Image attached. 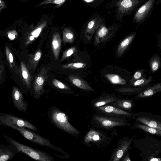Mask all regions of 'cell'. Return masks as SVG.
<instances>
[{
	"instance_id": "obj_1",
	"label": "cell",
	"mask_w": 161,
	"mask_h": 161,
	"mask_svg": "<svg viewBox=\"0 0 161 161\" xmlns=\"http://www.w3.org/2000/svg\"><path fill=\"white\" fill-rule=\"evenodd\" d=\"M4 137L6 141L14 145L18 153H24L32 158L40 161H51L52 158L49 155L42 151L34 149L30 147L19 142L8 136Z\"/></svg>"
},
{
	"instance_id": "obj_2",
	"label": "cell",
	"mask_w": 161,
	"mask_h": 161,
	"mask_svg": "<svg viewBox=\"0 0 161 161\" xmlns=\"http://www.w3.org/2000/svg\"><path fill=\"white\" fill-rule=\"evenodd\" d=\"M0 125L7 127L9 125H13L38 131L36 127L28 121L9 114L0 113Z\"/></svg>"
},
{
	"instance_id": "obj_3",
	"label": "cell",
	"mask_w": 161,
	"mask_h": 161,
	"mask_svg": "<svg viewBox=\"0 0 161 161\" xmlns=\"http://www.w3.org/2000/svg\"><path fill=\"white\" fill-rule=\"evenodd\" d=\"M54 123L60 128L71 134H78L79 131L69 122L65 114L60 110L54 109L51 113Z\"/></svg>"
},
{
	"instance_id": "obj_4",
	"label": "cell",
	"mask_w": 161,
	"mask_h": 161,
	"mask_svg": "<svg viewBox=\"0 0 161 161\" xmlns=\"http://www.w3.org/2000/svg\"><path fill=\"white\" fill-rule=\"evenodd\" d=\"M94 119L96 124L103 129H108L128 125V123L117 117L97 115L94 116Z\"/></svg>"
},
{
	"instance_id": "obj_5",
	"label": "cell",
	"mask_w": 161,
	"mask_h": 161,
	"mask_svg": "<svg viewBox=\"0 0 161 161\" xmlns=\"http://www.w3.org/2000/svg\"><path fill=\"white\" fill-rule=\"evenodd\" d=\"M7 127L17 130L23 136L34 143L48 147H53V145L50 141L26 128L19 127L13 125H9Z\"/></svg>"
},
{
	"instance_id": "obj_6",
	"label": "cell",
	"mask_w": 161,
	"mask_h": 161,
	"mask_svg": "<svg viewBox=\"0 0 161 161\" xmlns=\"http://www.w3.org/2000/svg\"><path fill=\"white\" fill-rule=\"evenodd\" d=\"M49 67L42 68L36 76L33 84L34 97L39 98L44 92V83L48 78V73L50 69Z\"/></svg>"
},
{
	"instance_id": "obj_7",
	"label": "cell",
	"mask_w": 161,
	"mask_h": 161,
	"mask_svg": "<svg viewBox=\"0 0 161 161\" xmlns=\"http://www.w3.org/2000/svg\"><path fill=\"white\" fill-rule=\"evenodd\" d=\"M134 115V119L136 121L148 126L161 130V119L157 118L156 116H154L149 113H142L131 114Z\"/></svg>"
},
{
	"instance_id": "obj_8",
	"label": "cell",
	"mask_w": 161,
	"mask_h": 161,
	"mask_svg": "<svg viewBox=\"0 0 161 161\" xmlns=\"http://www.w3.org/2000/svg\"><path fill=\"white\" fill-rule=\"evenodd\" d=\"M11 98L15 108L19 111L25 112L27 109L28 104L25 101L23 95L17 87L14 86L11 92Z\"/></svg>"
},
{
	"instance_id": "obj_9",
	"label": "cell",
	"mask_w": 161,
	"mask_h": 161,
	"mask_svg": "<svg viewBox=\"0 0 161 161\" xmlns=\"http://www.w3.org/2000/svg\"><path fill=\"white\" fill-rule=\"evenodd\" d=\"M97 109L102 114L107 116L114 117L126 116H130L131 114L114 106L105 105L97 108Z\"/></svg>"
},
{
	"instance_id": "obj_10",
	"label": "cell",
	"mask_w": 161,
	"mask_h": 161,
	"mask_svg": "<svg viewBox=\"0 0 161 161\" xmlns=\"http://www.w3.org/2000/svg\"><path fill=\"white\" fill-rule=\"evenodd\" d=\"M18 153L16 147L10 144L8 146L0 145V161H7L13 158Z\"/></svg>"
},
{
	"instance_id": "obj_11",
	"label": "cell",
	"mask_w": 161,
	"mask_h": 161,
	"mask_svg": "<svg viewBox=\"0 0 161 161\" xmlns=\"http://www.w3.org/2000/svg\"><path fill=\"white\" fill-rule=\"evenodd\" d=\"M109 138L103 132L91 130L86 134L84 138V142L87 143L92 142L98 143H103L108 141Z\"/></svg>"
},
{
	"instance_id": "obj_12",
	"label": "cell",
	"mask_w": 161,
	"mask_h": 161,
	"mask_svg": "<svg viewBox=\"0 0 161 161\" xmlns=\"http://www.w3.org/2000/svg\"><path fill=\"white\" fill-rule=\"evenodd\" d=\"M132 142V139L121 141L116 148L111 158L113 161H119L129 148Z\"/></svg>"
},
{
	"instance_id": "obj_13",
	"label": "cell",
	"mask_w": 161,
	"mask_h": 161,
	"mask_svg": "<svg viewBox=\"0 0 161 161\" xmlns=\"http://www.w3.org/2000/svg\"><path fill=\"white\" fill-rule=\"evenodd\" d=\"M42 55V52L40 49L35 53L28 55L29 57L27 67L31 72H33L36 69Z\"/></svg>"
},
{
	"instance_id": "obj_14",
	"label": "cell",
	"mask_w": 161,
	"mask_h": 161,
	"mask_svg": "<svg viewBox=\"0 0 161 161\" xmlns=\"http://www.w3.org/2000/svg\"><path fill=\"white\" fill-rule=\"evenodd\" d=\"M47 22L43 20L40 22L38 25L29 34L25 40V46L34 41L39 36L43 29L46 26Z\"/></svg>"
},
{
	"instance_id": "obj_15",
	"label": "cell",
	"mask_w": 161,
	"mask_h": 161,
	"mask_svg": "<svg viewBox=\"0 0 161 161\" xmlns=\"http://www.w3.org/2000/svg\"><path fill=\"white\" fill-rule=\"evenodd\" d=\"M111 34L110 29L104 26H101L97 30L95 38V44L106 41L110 37Z\"/></svg>"
},
{
	"instance_id": "obj_16",
	"label": "cell",
	"mask_w": 161,
	"mask_h": 161,
	"mask_svg": "<svg viewBox=\"0 0 161 161\" xmlns=\"http://www.w3.org/2000/svg\"><path fill=\"white\" fill-rule=\"evenodd\" d=\"M20 72L19 76L26 87L30 89L32 80V76L27 66L23 62H20Z\"/></svg>"
},
{
	"instance_id": "obj_17",
	"label": "cell",
	"mask_w": 161,
	"mask_h": 161,
	"mask_svg": "<svg viewBox=\"0 0 161 161\" xmlns=\"http://www.w3.org/2000/svg\"><path fill=\"white\" fill-rule=\"evenodd\" d=\"M153 0H149L142 5L136 12L134 17L137 22L142 20L151 8Z\"/></svg>"
},
{
	"instance_id": "obj_18",
	"label": "cell",
	"mask_w": 161,
	"mask_h": 161,
	"mask_svg": "<svg viewBox=\"0 0 161 161\" xmlns=\"http://www.w3.org/2000/svg\"><path fill=\"white\" fill-rule=\"evenodd\" d=\"M69 79L71 82L78 87L87 91L94 90L84 80L78 75H70L69 76Z\"/></svg>"
},
{
	"instance_id": "obj_19",
	"label": "cell",
	"mask_w": 161,
	"mask_h": 161,
	"mask_svg": "<svg viewBox=\"0 0 161 161\" xmlns=\"http://www.w3.org/2000/svg\"><path fill=\"white\" fill-rule=\"evenodd\" d=\"M161 91V83H157L141 92L137 95L136 98H145L153 96Z\"/></svg>"
},
{
	"instance_id": "obj_20",
	"label": "cell",
	"mask_w": 161,
	"mask_h": 161,
	"mask_svg": "<svg viewBox=\"0 0 161 161\" xmlns=\"http://www.w3.org/2000/svg\"><path fill=\"white\" fill-rule=\"evenodd\" d=\"M61 44L60 36L58 33H54L53 36L52 40V50L55 59H58L59 55Z\"/></svg>"
},
{
	"instance_id": "obj_21",
	"label": "cell",
	"mask_w": 161,
	"mask_h": 161,
	"mask_svg": "<svg viewBox=\"0 0 161 161\" xmlns=\"http://www.w3.org/2000/svg\"><path fill=\"white\" fill-rule=\"evenodd\" d=\"M133 102L132 100L127 99H119L118 98L115 101L110 103L117 108L126 111H130L133 106Z\"/></svg>"
},
{
	"instance_id": "obj_22",
	"label": "cell",
	"mask_w": 161,
	"mask_h": 161,
	"mask_svg": "<svg viewBox=\"0 0 161 161\" xmlns=\"http://www.w3.org/2000/svg\"><path fill=\"white\" fill-rule=\"evenodd\" d=\"M135 36L133 34L124 39L119 44L117 50L118 57L121 56L132 41Z\"/></svg>"
},
{
	"instance_id": "obj_23",
	"label": "cell",
	"mask_w": 161,
	"mask_h": 161,
	"mask_svg": "<svg viewBox=\"0 0 161 161\" xmlns=\"http://www.w3.org/2000/svg\"><path fill=\"white\" fill-rule=\"evenodd\" d=\"M99 20L98 18H95L88 23L85 31V36L88 39H91L93 33L98 28Z\"/></svg>"
},
{
	"instance_id": "obj_24",
	"label": "cell",
	"mask_w": 161,
	"mask_h": 161,
	"mask_svg": "<svg viewBox=\"0 0 161 161\" xmlns=\"http://www.w3.org/2000/svg\"><path fill=\"white\" fill-rule=\"evenodd\" d=\"M5 51L7 60L10 68L17 74L19 76L20 72V68L16 65L14 60L13 55L9 48L7 46L5 47Z\"/></svg>"
},
{
	"instance_id": "obj_25",
	"label": "cell",
	"mask_w": 161,
	"mask_h": 161,
	"mask_svg": "<svg viewBox=\"0 0 161 161\" xmlns=\"http://www.w3.org/2000/svg\"><path fill=\"white\" fill-rule=\"evenodd\" d=\"M118 99L116 97L109 95L102 96L99 98L94 103V106L97 108L110 103Z\"/></svg>"
},
{
	"instance_id": "obj_26",
	"label": "cell",
	"mask_w": 161,
	"mask_h": 161,
	"mask_svg": "<svg viewBox=\"0 0 161 161\" xmlns=\"http://www.w3.org/2000/svg\"><path fill=\"white\" fill-rule=\"evenodd\" d=\"M134 126L136 128L141 129L148 133L159 136H161V130L140 123L136 124Z\"/></svg>"
},
{
	"instance_id": "obj_27",
	"label": "cell",
	"mask_w": 161,
	"mask_h": 161,
	"mask_svg": "<svg viewBox=\"0 0 161 161\" xmlns=\"http://www.w3.org/2000/svg\"><path fill=\"white\" fill-rule=\"evenodd\" d=\"M105 77L111 83L114 84L124 85L126 84V81L117 75L108 74H106Z\"/></svg>"
},
{
	"instance_id": "obj_28",
	"label": "cell",
	"mask_w": 161,
	"mask_h": 161,
	"mask_svg": "<svg viewBox=\"0 0 161 161\" xmlns=\"http://www.w3.org/2000/svg\"><path fill=\"white\" fill-rule=\"evenodd\" d=\"M133 5L132 0H122L119 3L118 9L120 12L123 13L130 9Z\"/></svg>"
},
{
	"instance_id": "obj_29",
	"label": "cell",
	"mask_w": 161,
	"mask_h": 161,
	"mask_svg": "<svg viewBox=\"0 0 161 161\" xmlns=\"http://www.w3.org/2000/svg\"><path fill=\"white\" fill-rule=\"evenodd\" d=\"M143 89L142 88L138 87H126L116 89L114 90L123 94L128 95L138 93L142 91Z\"/></svg>"
},
{
	"instance_id": "obj_30",
	"label": "cell",
	"mask_w": 161,
	"mask_h": 161,
	"mask_svg": "<svg viewBox=\"0 0 161 161\" xmlns=\"http://www.w3.org/2000/svg\"><path fill=\"white\" fill-rule=\"evenodd\" d=\"M75 38L73 32L68 28H65L63 32V41L65 43H72Z\"/></svg>"
},
{
	"instance_id": "obj_31",
	"label": "cell",
	"mask_w": 161,
	"mask_h": 161,
	"mask_svg": "<svg viewBox=\"0 0 161 161\" xmlns=\"http://www.w3.org/2000/svg\"><path fill=\"white\" fill-rule=\"evenodd\" d=\"M151 76L147 79L142 78L136 80L133 83V86H135L143 87L148 85L152 80Z\"/></svg>"
},
{
	"instance_id": "obj_32",
	"label": "cell",
	"mask_w": 161,
	"mask_h": 161,
	"mask_svg": "<svg viewBox=\"0 0 161 161\" xmlns=\"http://www.w3.org/2000/svg\"><path fill=\"white\" fill-rule=\"evenodd\" d=\"M85 64L81 62H76L67 64L62 66V67L64 69H79L83 68L85 67Z\"/></svg>"
},
{
	"instance_id": "obj_33",
	"label": "cell",
	"mask_w": 161,
	"mask_h": 161,
	"mask_svg": "<svg viewBox=\"0 0 161 161\" xmlns=\"http://www.w3.org/2000/svg\"><path fill=\"white\" fill-rule=\"evenodd\" d=\"M67 0H44L41 2L37 6H42L52 3L56 4L58 6H59Z\"/></svg>"
},
{
	"instance_id": "obj_34",
	"label": "cell",
	"mask_w": 161,
	"mask_h": 161,
	"mask_svg": "<svg viewBox=\"0 0 161 161\" xmlns=\"http://www.w3.org/2000/svg\"><path fill=\"white\" fill-rule=\"evenodd\" d=\"M160 65V62L158 58H154L151 61L150 66L152 71L154 72L156 71L159 68Z\"/></svg>"
},
{
	"instance_id": "obj_35",
	"label": "cell",
	"mask_w": 161,
	"mask_h": 161,
	"mask_svg": "<svg viewBox=\"0 0 161 161\" xmlns=\"http://www.w3.org/2000/svg\"><path fill=\"white\" fill-rule=\"evenodd\" d=\"M53 84L56 87L61 89L68 90L69 87L67 85L56 79H53L52 81Z\"/></svg>"
},
{
	"instance_id": "obj_36",
	"label": "cell",
	"mask_w": 161,
	"mask_h": 161,
	"mask_svg": "<svg viewBox=\"0 0 161 161\" xmlns=\"http://www.w3.org/2000/svg\"><path fill=\"white\" fill-rule=\"evenodd\" d=\"M75 50V47H73L64 51L61 58V61H63L65 58L71 56L74 53Z\"/></svg>"
},
{
	"instance_id": "obj_37",
	"label": "cell",
	"mask_w": 161,
	"mask_h": 161,
	"mask_svg": "<svg viewBox=\"0 0 161 161\" xmlns=\"http://www.w3.org/2000/svg\"><path fill=\"white\" fill-rule=\"evenodd\" d=\"M17 35L16 32L15 31H10L8 32V36L10 40L14 39L17 36Z\"/></svg>"
},
{
	"instance_id": "obj_38",
	"label": "cell",
	"mask_w": 161,
	"mask_h": 161,
	"mask_svg": "<svg viewBox=\"0 0 161 161\" xmlns=\"http://www.w3.org/2000/svg\"><path fill=\"white\" fill-rule=\"evenodd\" d=\"M142 74L141 71H137L134 75L133 78L135 80H137L140 78L142 76Z\"/></svg>"
},
{
	"instance_id": "obj_39",
	"label": "cell",
	"mask_w": 161,
	"mask_h": 161,
	"mask_svg": "<svg viewBox=\"0 0 161 161\" xmlns=\"http://www.w3.org/2000/svg\"><path fill=\"white\" fill-rule=\"evenodd\" d=\"M161 160L160 158L154 157L152 158L149 160V161H161Z\"/></svg>"
},
{
	"instance_id": "obj_40",
	"label": "cell",
	"mask_w": 161,
	"mask_h": 161,
	"mask_svg": "<svg viewBox=\"0 0 161 161\" xmlns=\"http://www.w3.org/2000/svg\"><path fill=\"white\" fill-rule=\"evenodd\" d=\"M131 160L129 155H126L123 158V161H130Z\"/></svg>"
},
{
	"instance_id": "obj_41",
	"label": "cell",
	"mask_w": 161,
	"mask_h": 161,
	"mask_svg": "<svg viewBox=\"0 0 161 161\" xmlns=\"http://www.w3.org/2000/svg\"><path fill=\"white\" fill-rule=\"evenodd\" d=\"M3 70V66H1L0 67V78L1 76Z\"/></svg>"
},
{
	"instance_id": "obj_42",
	"label": "cell",
	"mask_w": 161,
	"mask_h": 161,
	"mask_svg": "<svg viewBox=\"0 0 161 161\" xmlns=\"http://www.w3.org/2000/svg\"><path fill=\"white\" fill-rule=\"evenodd\" d=\"M2 3V1L0 0V4H1Z\"/></svg>"
},
{
	"instance_id": "obj_43",
	"label": "cell",
	"mask_w": 161,
	"mask_h": 161,
	"mask_svg": "<svg viewBox=\"0 0 161 161\" xmlns=\"http://www.w3.org/2000/svg\"><path fill=\"white\" fill-rule=\"evenodd\" d=\"M0 59H1V57H0Z\"/></svg>"
}]
</instances>
